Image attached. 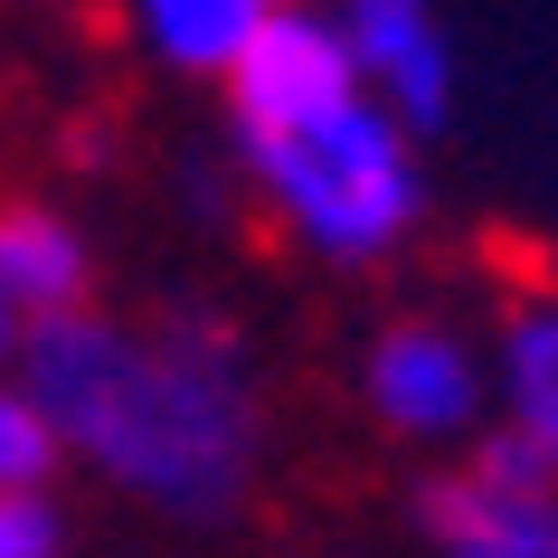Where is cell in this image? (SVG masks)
Segmentation results:
<instances>
[{
    "mask_svg": "<svg viewBox=\"0 0 558 558\" xmlns=\"http://www.w3.org/2000/svg\"><path fill=\"white\" fill-rule=\"evenodd\" d=\"M10 369L48 408L66 473L123 493L171 530L246 521L275 473V379L228 303L171 294L114 313L95 294L29 323Z\"/></svg>",
    "mask_w": 558,
    "mask_h": 558,
    "instance_id": "1",
    "label": "cell"
},
{
    "mask_svg": "<svg viewBox=\"0 0 558 558\" xmlns=\"http://www.w3.org/2000/svg\"><path fill=\"white\" fill-rule=\"evenodd\" d=\"M218 151L246 228L323 275H379L426 236V133L360 86L323 0H284L218 76Z\"/></svg>",
    "mask_w": 558,
    "mask_h": 558,
    "instance_id": "2",
    "label": "cell"
},
{
    "mask_svg": "<svg viewBox=\"0 0 558 558\" xmlns=\"http://www.w3.org/2000/svg\"><path fill=\"white\" fill-rule=\"evenodd\" d=\"M351 408L369 416V436H388L416 464L464 454L493 426V331H473L445 303L379 313L351 351Z\"/></svg>",
    "mask_w": 558,
    "mask_h": 558,
    "instance_id": "3",
    "label": "cell"
},
{
    "mask_svg": "<svg viewBox=\"0 0 558 558\" xmlns=\"http://www.w3.org/2000/svg\"><path fill=\"white\" fill-rule=\"evenodd\" d=\"M416 558H558V473L521 436H483L416 473L408 493Z\"/></svg>",
    "mask_w": 558,
    "mask_h": 558,
    "instance_id": "4",
    "label": "cell"
},
{
    "mask_svg": "<svg viewBox=\"0 0 558 558\" xmlns=\"http://www.w3.org/2000/svg\"><path fill=\"white\" fill-rule=\"evenodd\" d=\"M323 10L341 29V48H351L360 86L436 143L454 123V29H445V0H323Z\"/></svg>",
    "mask_w": 558,
    "mask_h": 558,
    "instance_id": "5",
    "label": "cell"
},
{
    "mask_svg": "<svg viewBox=\"0 0 558 558\" xmlns=\"http://www.w3.org/2000/svg\"><path fill=\"white\" fill-rule=\"evenodd\" d=\"M493 426L558 473V275H511L493 303Z\"/></svg>",
    "mask_w": 558,
    "mask_h": 558,
    "instance_id": "6",
    "label": "cell"
},
{
    "mask_svg": "<svg viewBox=\"0 0 558 558\" xmlns=\"http://www.w3.org/2000/svg\"><path fill=\"white\" fill-rule=\"evenodd\" d=\"M0 303L20 313V331L95 303V236L48 190H10L0 199Z\"/></svg>",
    "mask_w": 558,
    "mask_h": 558,
    "instance_id": "7",
    "label": "cell"
},
{
    "mask_svg": "<svg viewBox=\"0 0 558 558\" xmlns=\"http://www.w3.org/2000/svg\"><path fill=\"white\" fill-rule=\"evenodd\" d=\"M284 0H114L123 38H133V58L180 76V86H218L236 66V48L275 20Z\"/></svg>",
    "mask_w": 558,
    "mask_h": 558,
    "instance_id": "8",
    "label": "cell"
},
{
    "mask_svg": "<svg viewBox=\"0 0 558 558\" xmlns=\"http://www.w3.org/2000/svg\"><path fill=\"white\" fill-rule=\"evenodd\" d=\"M58 483H66L58 426H48V408L20 388V369H0V493H58Z\"/></svg>",
    "mask_w": 558,
    "mask_h": 558,
    "instance_id": "9",
    "label": "cell"
},
{
    "mask_svg": "<svg viewBox=\"0 0 558 558\" xmlns=\"http://www.w3.org/2000/svg\"><path fill=\"white\" fill-rule=\"evenodd\" d=\"M66 501L58 493H0V558H66Z\"/></svg>",
    "mask_w": 558,
    "mask_h": 558,
    "instance_id": "10",
    "label": "cell"
},
{
    "mask_svg": "<svg viewBox=\"0 0 558 558\" xmlns=\"http://www.w3.org/2000/svg\"><path fill=\"white\" fill-rule=\"evenodd\" d=\"M10 351H20V313L0 303V369H10Z\"/></svg>",
    "mask_w": 558,
    "mask_h": 558,
    "instance_id": "11",
    "label": "cell"
}]
</instances>
